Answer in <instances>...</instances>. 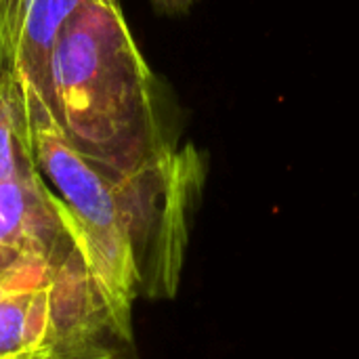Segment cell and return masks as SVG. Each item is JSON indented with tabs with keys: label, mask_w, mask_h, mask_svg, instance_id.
<instances>
[{
	"label": "cell",
	"mask_w": 359,
	"mask_h": 359,
	"mask_svg": "<svg viewBox=\"0 0 359 359\" xmlns=\"http://www.w3.org/2000/svg\"><path fill=\"white\" fill-rule=\"evenodd\" d=\"M50 111L67 141L105 170H133L175 145L156 76L118 2L84 0L50 55Z\"/></svg>",
	"instance_id": "obj_1"
},
{
	"label": "cell",
	"mask_w": 359,
	"mask_h": 359,
	"mask_svg": "<svg viewBox=\"0 0 359 359\" xmlns=\"http://www.w3.org/2000/svg\"><path fill=\"white\" fill-rule=\"evenodd\" d=\"M46 257L55 359H137L135 299L74 212Z\"/></svg>",
	"instance_id": "obj_2"
},
{
	"label": "cell",
	"mask_w": 359,
	"mask_h": 359,
	"mask_svg": "<svg viewBox=\"0 0 359 359\" xmlns=\"http://www.w3.org/2000/svg\"><path fill=\"white\" fill-rule=\"evenodd\" d=\"M0 359H55L46 255L0 276Z\"/></svg>",
	"instance_id": "obj_3"
},
{
	"label": "cell",
	"mask_w": 359,
	"mask_h": 359,
	"mask_svg": "<svg viewBox=\"0 0 359 359\" xmlns=\"http://www.w3.org/2000/svg\"><path fill=\"white\" fill-rule=\"evenodd\" d=\"M69 215L40 170L0 183V276L27 257L48 255Z\"/></svg>",
	"instance_id": "obj_4"
},
{
	"label": "cell",
	"mask_w": 359,
	"mask_h": 359,
	"mask_svg": "<svg viewBox=\"0 0 359 359\" xmlns=\"http://www.w3.org/2000/svg\"><path fill=\"white\" fill-rule=\"evenodd\" d=\"M84 0H25L13 72L50 109V55L65 21Z\"/></svg>",
	"instance_id": "obj_5"
},
{
	"label": "cell",
	"mask_w": 359,
	"mask_h": 359,
	"mask_svg": "<svg viewBox=\"0 0 359 359\" xmlns=\"http://www.w3.org/2000/svg\"><path fill=\"white\" fill-rule=\"evenodd\" d=\"M36 147L27 95L19 78L0 72V183L36 172Z\"/></svg>",
	"instance_id": "obj_6"
},
{
	"label": "cell",
	"mask_w": 359,
	"mask_h": 359,
	"mask_svg": "<svg viewBox=\"0 0 359 359\" xmlns=\"http://www.w3.org/2000/svg\"><path fill=\"white\" fill-rule=\"evenodd\" d=\"M25 0H0V72L11 69Z\"/></svg>",
	"instance_id": "obj_7"
},
{
	"label": "cell",
	"mask_w": 359,
	"mask_h": 359,
	"mask_svg": "<svg viewBox=\"0 0 359 359\" xmlns=\"http://www.w3.org/2000/svg\"><path fill=\"white\" fill-rule=\"evenodd\" d=\"M198 0H151L154 8L160 15H183L187 13Z\"/></svg>",
	"instance_id": "obj_8"
},
{
	"label": "cell",
	"mask_w": 359,
	"mask_h": 359,
	"mask_svg": "<svg viewBox=\"0 0 359 359\" xmlns=\"http://www.w3.org/2000/svg\"><path fill=\"white\" fill-rule=\"evenodd\" d=\"M109 2H118V0H109Z\"/></svg>",
	"instance_id": "obj_9"
}]
</instances>
